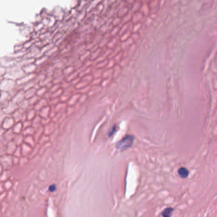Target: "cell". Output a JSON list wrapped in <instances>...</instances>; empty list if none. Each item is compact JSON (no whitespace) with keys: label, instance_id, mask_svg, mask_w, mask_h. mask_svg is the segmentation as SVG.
Listing matches in <instances>:
<instances>
[{"label":"cell","instance_id":"cell-4","mask_svg":"<svg viewBox=\"0 0 217 217\" xmlns=\"http://www.w3.org/2000/svg\"><path fill=\"white\" fill-rule=\"evenodd\" d=\"M116 131H117V126H115V125H114V126H113V127L110 129V130L109 131L108 136H113L114 134L115 133Z\"/></svg>","mask_w":217,"mask_h":217},{"label":"cell","instance_id":"cell-3","mask_svg":"<svg viewBox=\"0 0 217 217\" xmlns=\"http://www.w3.org/2000/svg\"><path fill=\"white\" fill-rule=\"evenodd\" d=\"M174 209L171 207H168L164 209L161 213V215L163 217H171L173 214Z\"/></svg>","mask_w":217,"mask_h":217},{"label":"cell","instance_id":"cell-2","mask_svg":"<svg viewBox=\"0 0 217 217\" xmlns=\"http://www.w3.org/2000/svg\"><path fill=\"white\" fill-rule=\"evenodd\" d=\"M178 173L181 178H186L189 175V171L186 167H181L178 170Z\"/></svg>","mask_w":217,"mask_h":217},{"label":"cell","instance_id":"cell-5","mask_svg":"<svg viewBox=\"0 0 217 217\" xmlns=\"http://www.w3.org/2000/svg\"><path fill=\"white\" fill-rule=\"evenodd\" d=\"M55 189H56V187H55V185H50V187H49V191H50V192H54V191H55Z\"/></svg>","mask_w":217,"mask_h":217},{"label":"cell","instance_id":"cell-1","mask_svg":"<svg viewBox=\"0 0 217 217\" xmlns=\"http://www.w3.org/2000/svg\"><path fill=\"white\" fill-rule=\"evenodd\" d=\"M134 141V137L131 135H128L125 136L117 144V148L120 150H124L127 148L131 147Z\"/></svg>","mask_w":217,"mask_h":217}]
</instances>
